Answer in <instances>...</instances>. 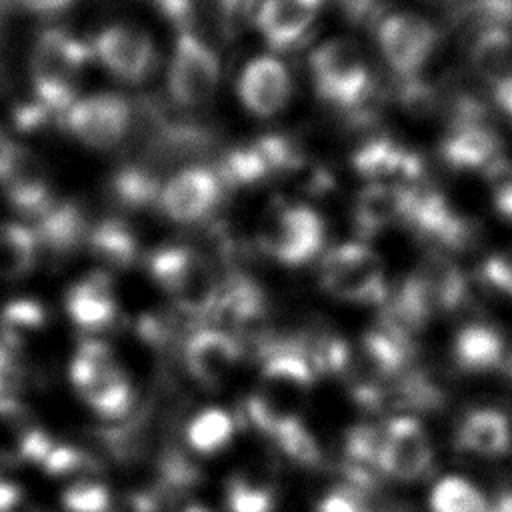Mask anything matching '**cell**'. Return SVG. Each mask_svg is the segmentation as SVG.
<instances>
[{
	"label": "cell",
	"instance_id": "obj_1",
	"mask_svg": "<svg viewBox=\"0 0 512 512\" xmlns=\"http://www.w3.org/2000/svg\"><path fill=\"white\" fill-rule=\"evenodd\" d=\"M314 90L326 104L356 118L372 98V72L360 46L350 38H332L310 54Z\"/></svg>",
	"mask_w": 512,
	"mask_h": 512
},
{
	"label": "cell",
	"instance_id": "obj_2",
	"mask_svg": "<svg viewBox=\"0 0 512 512\" xmlns=\"http://www.w3.org/2000/svg\"><path fill=\"white\" fill-rule=\"evenodd\" d=\"M148 270L156 284L174 300V304L194 316H212L220 280L210 262L188 246L158 248L150 260Z\"/></svg>",
	"mask_w": 512,
	"mask_h": 512
},
{
	"label": "cell",
	"instance_id": "obj_3",
	"mask_svg": "<svg viewBox=\"0 0 512 512\" xmlns=\"http://www.w3.org/2000/svg\"><path fill=\"white\" fill-rule=\"evenodd\" d=\"M318 280L326 294L352 304L384 306L390 296L380 256L362 242L330 248L320 262Z\"/></svg>",
	"mask_w": 512,
	"mask_h": 512
},
{
	"label": "cell",
	"instance_id": "obj_4",
	"mask_svg": "<svg viewBox=\"0 0 512 512\" xmlns=\"http://www.w3.org/2000/svg\"><path fill=\"white\" fill-rule=\"evenodd\" d=\"M326 228L316 210L306 204H276L258 230L260 250L284 266H302L324 246Z\"/></svg>",
	"mask_w": 512,
	"mask_h": 512
},
{
	"label": "cell",
	"instance_id": "obj_5",
	"mask_svg": "<svg viewBox=\"0 0 512 512\" xmlns=\"http://www.w3.org/2000/svg\"><path fill=\"white\" fill-rule=\"evenodd\" d=\"M218 82L220 62L214 50L192 30L180 32L168 68L172 100L184 108H198L214 96Z\"/></svg>",
	"mask_w": 512,
	"mask_h": 512
},
{
	"label": "cell",
	"instance_id": "obj_6",
	"mask_svg": "<svg viewBox=\"0 0 512 512\" xmlns=\"http://www.w3.org/2000/svg\"><path fill=\"white\" fill-rule=\"evenodd\" d=\"M82 144L106 150L122 142L132 126V108L124 96L92 94L78 98L60 120Z\"/></svg>",
	"mask_w": 512,
	"mask_h": 512
},
{
	"label": "cell",
	"instance_id": "obj_7",
	"mask_svg": "<svg viewBox=\"0 0 512 512\" xmlns=\"http://www.w3.org/2000/svg\"><path fill=\"white\" fill-rule=\"evenodd\" d=\"M376 38L384 60L400 80L414 78L438 44L434 24L410 12H396L382 18Z\"/></svg>",
	"mask_w": 512,
	"mask_h": 512
},
{
	"label": "cell",
	"instance_id": "obj_8",
	"mask_svg": "<svg viewBox=\"0 0 512 512\" xmlns=\"http://www.w3.org/2000/svg\"><path fill=\"white\" fill-rule=\"evenodd\" d=\"M434 462V448L426 428L412 416H394L382 428L378 468L380 474L414 482L426 476Z\"/></svg>",
	"mask_w": 512,
	"mask_h": 512
},
{
	"label": "cell",
	"instance_id": "obj_9",
	"mask_svg": "<svg viewBox=\"0 0 512 512\" xmlns=\"http://www.w3.org/2000/svg\"><path fill=\"white\" fill-rule=\"evenodd\" d=\"M0 188L10 204L28 216L38 218L54 204L42 160L16 142H0Z\"/></svg>",
	"mask_w": 512,
	"mask_h": 512
},
{
	"label": "cell",
	"instance_id": "obj_10",
	"mask_svg": "<svg viewBox=\"0 0 512 512\" xmlns=\"http://www.w3.org/2000/svg\"><path fill=\"white\" fill-rule=\"evenodd\" d=\"M94 50L80 38L60 30H44L32 48L30 74L34 88H74L72 80L90 62Z\"/></svg>",
	"mask_w": 512,
	"mask_h": 512
},
{
	"label": "cell",
	"instance_id": "obj_11",
	"mask_svg": "<svg viewBox=\"0 0 512 512\" xmlns=\"http://www.w3.org/2000/svg\"><path fill=\"white\" fill-rule=\"evenodd\" d=\"M404 226L442 248H464L472 240L470 222L454 210L448 198L420 184L410 188Z\"/></svg>",
	"mask_w": 512,
	"mask_h": 512
},
{
	"label": "cell",
	"instance_id": "obj_12",
	"mask_svg": "<svg viewBox=\"0 0 512 512\" xmlns=\"http://www.w3.org/2000/svg\"><path fill=\"white\" fill-rule=\"evenodd\" d=\"M222 190L224 182L216 168L186 166L164 184L158 204L174 222L192 224L216 208Z\"/></svg>",
	"mask_w": 512,
	"mask_h": 512
},
{
	"label": "cell",
	"instance_id": "obj_13",
	"mask_svg": "<svg viewBox=\"0 0 512 512\" xmlns=\"http://www.w3.org/2000/svg\"><path fill=\"white\" fill-rule=\"evenodd\" d=\"M92 50L102 66L124 82H142L156 64V48L150 36L128 24L104 28L96 36Z\"/></svg>",
	"mask_w": 512,
	"mask_h": 512
},
{
	"label": "cell",
	"instance_id": "obj_14",
	"mask_svg": "<svg viewBox=\"0 0 512 512\" xmlns=\"http://www.w3.org/2000/svg\"><path fill=\"white\" fill-rule=\"evenodd\" d=\"M352 168L368 184H390L412 188L424 176V162L418 152L390 138H372L352 154Z\"/></svg>",
	"mask_w": 512,
	"mask_h": 512
},
{
	"label": "cell",
	"instance_id": "obj_15",
	"mask_svg": "<svg viewBox=\"0 0 512 512\" xmlns=\"http://www.w3.org/2000/svg\"><path fill=\"white\" fill-rule=\"evenodd\" d=\"M214 144L212 132L192 122H162L154 128L136 162L162 178L178 164L194 162Z\"/></svg>",
	"mask_w": 512,
	"mask_h": 512
},
{
	"label": "cell",
	"instance_id": "obj_16",
	"mask_svg": "<svg viewBox=\"0 0 512 512\" xmlns=\"http://www.w3.org/2000/svg\"><path fill=\"white\" fill-rule=\"evenodd\" d=\"M242 356V342L220 328H200L184 346L186 370L206 388L220 386L242 362Z\"/></svg>",
	"mask_w": 512,
	"mask_h": 512
},
{
	"label": "cell",
	"instance_id": "obj_17",
	"mask_svg": "<svg viewBox=\"0 0 512 512\" xmlns=\"http://www.w3.org/2000/svg\"><path fill=\"white\" fill-rule=\"evenodd\" d=\"M238 98L242 106L258 116L278 114L290 98V74L274 56H256L238 78Z\"/></svg>",
	"mask_w": 512,
	"mask_h": 512
},
{
	"label": "cell",
	"instance_id": "obj_18",
	"mask_svg": "<svg viewBox=\"0 0 512 512\" xmlns=\"http://www.w3.org/2000/svg\"><path fill=\"white\" fill-rule=\"evenodd\" d=\"M324 0H262L256 28L274 50L294 48L306 38Z\"/></svg>",
	"mask_w": 512,
	"mask_h": 512
},
{
	"label": "cell",
	"instance_id": "obj_19",
	"mask_svg": "<svg viewBox=\"0 0 512 512\" xmlns=\"http://www.w3.org/2000/svg\"><path fill=\"white\" fill-rule=\"evenodd\" d=\"M440 158L454 170L486 172L502 158V140L486 122L450 126L440 142Z\"/></svg>",
	"mask_w": 512,
	"mask_h": 512
},
{
	"label": "cell",
	"instance_id": "obj_20",
	"mask_svg": "<svg viewBox=\"0 0 512 512\" xmlns=\"http://www.w3.org/2000/svg\"><path fill=\"white\" fill-rule=\"evenodd\" d=\"M452 360L464 374L496 372L508 364L506 340L492 324H464L452 340Z\"/></svg>",
	"mask_w": 512,
	"mask_h": 512
},
{
	"label": "cell",
	"instance_id": "obj_21",
	"mask_svg": "<svg viewBox=\"0 0 512 512\" xmlns=\"http://www.w3.org/2000/svg\"><path fill=\"white\" fill-rule=\"evenodd\" d=\"M456 444L480 458L502 456L512 446V422L498 408L470 410L456 428Z\"/></svg>",
	"mask_w": 512,
	"mask_h": 512
},
{
	"label": "cell",
	"instance_id": "obj_22",
	"mask_svg": "<svg viewBox=\"0 0 512 512\" xmlns=\"http://www.w3.org/2000/svg\"><path fill=\"white\" fill-rule=\"evenodd\" d=\"M410 188L390 184H366L354 202V226L364 236H374L406 220Z\"/></svg>",
	"mask_w": 512,
	"mask_h": 512
},
{
	"label": "cell",
	"instance_id": "obj_23",
	"mask_svg": "<svg viewBox=\"0 0 512 512\" xmlns=\"http://www.w3.org/2000/svg\"><path fill=\"white\" fill-rule=\"evenodd\" d=\"M70 320L88 332L106 328L116 318V300L106 274H90L76 282L64 298Z\"/></svg>",
	"mask_w": 512,
	"mask_h": 512
},
{
	"label": "cell",
	"instance_id": "obj_24",
	"mask_svg": "<svg viewBox=\"0 0 512 512\" xmlns=\"http://www.w3.org/2000/svg\"><path fill=\"white\" fill-rule=\"evenodd\" d=\"M266 312V296L262 288L246 274H228L220 280L218 300L212 316L230 326H248Z\"/></svg>",
	"mask_w": 512,
	"mask_h": 512
},
{
	"label": "cell",
	"instance_id": "obj_25",
	"mask_svg": "<svg viewBox=\"0 0 512 512\" xmlns=\"http://www.w3.org/2000/svg\"><path fill=\"white\" fill-rule=\"evenodd\" d=\"M468 62L474 74L492 88L512 78V30L496 28L468 40Z\"/></svg>",
	"mask_w": 512,
	"mask_h": 512
},
{
	"label": "cell",
	"instance_id": "obj_26",
	"mask_svg": "<svg viewBox=\"0 0 512 512\" xmlns=\"http://www.w3.org/2000/svg\"><path fill=\"white\" fill-rule=\"evenodd\" d=\"M34 232L38 244H44L58 254H66L84 240L86 220L76 204L54 202L44 214L38 216V228Z\"/></svg>",
	"mask_w": 512,
	"mask_h": 512
},
{
	"label": "cell",
	"instance_id": "obj_27",
	"mask_svg": "<svg viewBox=\"0 0 512 512\" xmlns=\"http://www.w3.org/2000/svg\"><path fill=\"white\" fill-rule=\"evenodd\" d=\"M450 18L468 40L496 28L512 30V0H458Z\"/></svg>",
	"mask_w": 512,
	"mask_h": 512
},
{
	"label": "cell",
	"instance_id": "obj_28",
	"mask_svg": "<svg viewBox=\"0 0 512 512\" xmlns=\"http://www.w3.org/2000/svg\"><path fill=\"white\" fill-rule=\"evenodd\" d=\"M234 434V416L218 406L200 410L186 426V442L198 454H216L224 450L232 442Z\"/></svg>",
	"mask_w": 512,
	"mask_h": 512
},
{
	"label": "cell",
	"instance_id": "obj_29",
	"mask_svg": "<svg viewBox=\"0 0 512 512\" xmlns=\"http://www.w3.org/2000/svg\"><path fill=\"white\" fill-rule=\"evenodd\" d=\"M80 396L100 418L106 420L122 418L134 402L132 384L120 366L106 372L92 386L80 392Z\"/></svg>",
	"mask_w": 512,
	"mask_h": 512
},
{
	"label": "cell",
	"instance_id": "obj_30",
	"mask_svg": "<svg viewBox=\"0 0 512 512\" xmlns=\"http://www.w3.org/2000/svg\"><path fill=\"white\" fill-rule=\"evenodd\" d=\"M94 256L114 268H128L136 260V240L132 230L120 220H104L88 232Z\"/></svg>",
	"mask_w": 512,
	"mask_h": 512
},
{
	"label": "cell",
	"instance_id": "obj_31",
	"mask_svg": "<svg viewBox=\"0 0 512 512\" xmlns=\"http://www.w3.org/2000/svg\"><path fill=\"white\" fill-rule=\"evenodd\" d=\"M36 232L22 224H0V278H20L36 262Z\"/></svg>",
	"mask_w": 512,
	"mask_h": 512
},
{
	"label": "cell",
	"instance_id": "obj_32",
	"mask_svg": "<svg viewBox=\"0 0 512 512\" xmlns=\"http://www.w3.org/2000/svg\"><path fill=\"white\" fill-rule=\"evenodd\" d=\"M428 508L430 512H490V502L470 480L450 474L432 486Z\"/></svg>",
	"mask_w": 512,
	"mask_h": 512
},
{
	"label": "cell",
	"instance_id": "obj_33",
	"mask_svg": "<svg viewBox=\"0 0 512 512\" xmlns=\"http://www.w3.org/2000/svg\"><path fill=\"white\" fill-rule=\"evenodd\" d=\"M162 188V178L150 172L140 162L122 166L112 178L114 198L130 208H144L160 202Z\"/></svg>",
	"mask_w": 512,
	"mask_h": 512
},
{
	"label": "cell",
	"instance_id": "obj_34",
	"mask_svg": "<svg viewBox=\"0 0 512 512\" xmlns=\"http://www.w3.org/2000/svg\"><path fill=\"white\" fill-rule=\"evenodd\" d=\"M116 366L118 362L108 344L100 340H84L70 362V380L80 394Z\"/></svg>",
	"mask_w": 512,
	"mask_h": 512
},
{
	"label": "cell",
	"instance_id": "obj_35",
	"mask_svg": "<svg viewBox=\"0 0 512 512\" xmlns=\"http://www.w3.org/2000/svg\"><path fill=\"white\" fill-rule=\"evenodd\" d=\"M270 440L286 458H290L298 466L318 468L322 464V450L302 418L278 428Z\"/></svg>",
	"mask_w": 512,
	"mask_h": 512
},
{
	"label": "cell",
	"instance_id": "obj_36",
	"mask_svg": "<svg viewBox=\"0 0 512 512\" xmlns=\"http://www.w3.org/2000/svg\"><path fill=\"white\" fill-rule=\"evenodd\" d=\"M276 506L274 490L258 480L234 476L226 484L228 512H272Z\"/></svg>",
	"mask_w": 512,
	"mask_h": 512
},
{
	"label": "cell",
	"instance_id": "obj_37",
	"mask_svg": "<svg viewBox=\"0 0 512 512\" xmlns=\"http://www.w3.org/2000/svg\"><path fill=\"white\" fill-rule=\"evenodd\" d=\"M44 322H46V312L40 302L32 298H18L8 302L0 316V326L6 338L4 344L10 346L12 342H18L22 334L42 328Z\"/></svg>",
	"mask_w": 512,
	"mask_h": 512
},
{
	"label": "cell",
	"instance_id": "obj_38",
	"mask_svg": "<svg viewBox=\"0 0 512 512\" xmlns=\"http://www.w3.org/2000/svg\"><path fill=\"white\" fill-rule=\"evenodd\" d=\"M66 512H108L112 508L110 490L102 482H74L62 492Z\"/></svg>",
	"mask_w": 512,
	"mask_h": 512
},
{
	"label": "cell",
	"instance_id": "obj_39",
	"mask_svg": "<svg viewBox=\"0 0 512 512\" xmlns=\"http://www.w3.org/2000/svg\"><path fill=\"white\" fill-rule=\"evenodd\" d=\"M496 212L512 222V162L506 158L496 160L486 172Z\"/></svg>",
	"mask_w": 512,
	"mask_h": 512
},
{
	"label": "cell",
	"instance_id": "obj_40",
	"mask_svg": "<svg viewBox=\"0 0 512 512\" xmlns=\"http://www.w3.org/2000/svg\"><path fill=\"white\" fill-rule=\"evenodd\" d=\"M94 462L88 454H84L80 448L68 446V444H54L48 456L42 462V470L50 476H66L76 472L92 470Z\"/></svg>",
	"mask_w": 512,
	"mask_h": 512
},
{
	"label": "cell",
	"instance_id": "obj_41",
	"mask_svg": "<svg viewBox=\"0 0 512 512\" xmlns=\"http://www.w3.org/2000/svg\"><path fill=\"white\" fill-rule=\"evenodd\" d=\"M316 512H380V510L374 508L366 490H358L346 484L342 488L328 492L320 500Z\"/></svg>",
	"mask_w": 512,
	"mask_h": 512
},
{
	"label": "cell",
	"instance_id": "obj_42",
	"mask_svg": "<svg viewBox=\"0 0 512 512\" xmlns=\"http://www.w3.org/2000/svg\"><path fill=\"white\" fill-rule=\"evenodd\" d=\"M482 276L490 286L512 296V248L490 256L484 262Z\"/></svg>",
	"mask_w": 512,
	"mask_h": 512
},
{
	"label": "cell",
	"instance_id": "obj_43",
	"mask_svg": "<svg viewBox=\"0 0 512 512\" xmlns=\"http://www.w3.org/2000/svg\"><path fill=\"white\" fill-rule=\"evenodd\" d=\"M152 6L166 18L178 32H190L196 18L194 0H150Z\"/></svg>",
	"mask_w": 512,
	"mask_h": 512
},
{
	"label": "cell",
	"instance_id": "obj_44",
	"mask_svg": "<svg viewBox=\"0 0 512 512\" xmlns=\"http://www.w3.org/2000/svg\"><path fill=\"white\" fill-rule=\"evenodd\" d=\"M156 510H158V500L148 492L128 494L114 508V512H156Z\"/></svg>",
	"mask_w": 512,
	"mask_h": 512
},
{
	"label": "cell",
	"instance_id": "obj_45",
	"mask_svg": "<svg viewBox=\"0 0 512 512\" xmlns=\"http://www.w3.org/2000/svg\"><path fill=\"white\" fill-rule=\"evenodd\" d=\"M344 12L354 18V20H364V18H372L378 10V2L380 0H336Z\"/></svg>",
	"mask_w": 512,
	"mask_h": 512
},
{
	"label": "cell",
	"instance_id": "obj_46",
	"mask_svg": "<svg viewBox=\"0 0 512 512\" xmlns=\"http://www.w3.org/2000/svg\"><path fill=\"white\" fill-rule=\"evenodd\" d=\"M22 492L14 482L2 480L0 482V512H14L20 504Z\"/></svg>",
	"mask_w": 512,
	"mask_h": 512
},
{
	"label": "cell",
	"instance_id": "obj_47",
	"mask_svg": "<svg viewBox=\"0 0 512 512\" xmlns=\"http://www.w3.org/2000/svg\"><path fill=\"white\" fill-rule=\"evenodd\" d=\"M20 4L32 12L50 14V12H56V10L64 8L66 4H70V0H20Z\"/></svg>",
	"mask_w": 512,
	"mask_h": 512
},
{
	"label": "cell",
	"instance_id": "obj_48",
	"mask_svg": "<svg viewBox=\"0 0 512 512\" xmlns=\"http://www.w3.org/2000/svg\"><path fill=\"white\" fill-rule=\"evenodd\" d=\"M12 370V362H10V350L8 346L2 342L0 344V394L10 392L8 390V376Z\"/></svg>",
	"mask_w": 512,
	"mask_h": 512
},
{
	"label": "cell",
	"instance_id": "obj_49",
	"mask_svg": "<svg viewBox=\"0 0 512 512\" xmlns=\"http://www.w3.org/2000/svg\"><path fill=\"white\" fill-rule=\"evenodd\" d=\"M218 4V8L222 10L224 16H232L238 10H242V6L246 4V0H214Z\"/></svg>",
	"mask_w": 512,
	"mask_h": 512
},
{
	"label": "cell",
	"instance_id": "obj_50",
	"mask_svg": "<svg viewBox=\"0 0 512 512\" xmlns=\"http://www.w3.org/2000/svg\"><path fill=\"white\" fill-rule=\"evenodd\" d=\"M10 4H12V0H0V34H2L4 20H6L8 12H10Z\"/></svg>",
	"mask_w": 512,
	"mask_h": 512
},
{
	"label": "cell",
	"instance_id": "obj_51",
	"mask_svg": "<svg viewBox=\"0 0 512 512\" xmlns=\"http://www.w3.org/2000/svg\"><path fill=\"white\" fill-rule=\"evenodd\" d=\"M182 512H212V510H208V508L202 506V504H190V506H186Z\"/></svg>",
	"mask_w": 512,
	"mask_h": 512
},
{
	"label": "cell",
	"instance_id": "obj_52",
	"mask_svg": "<svg viewBox=\"0 0 512 512\" xmlns=\"http://www.w3.org/2000/svg\"><path fill=\"white\" fill-rule=\"evenodd\" d=\"M0 482H2V476H0Z\"/></svg>",
	"mask_w": 512,
	"mask_h": 512
}]
</instances>
